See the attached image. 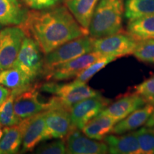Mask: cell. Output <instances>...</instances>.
<instances>
[{
    "mask_svg": "<svg viewBox=\"0 0 154 154\" xmlns=\"http://www.w3.org/2000/svg\"><path fill=\"white\" fill-rule=\"evenodd\" d=\"M25 34L38 44L47 54L63 44L88 35V31L77 22L66 5H58L40 10L29 11L19 25Z\"/></svg>",
    "mask_w": 154,
    "mask_h": 154,
    "instance_id": "cell-1",
    "label": "cell"
},
{
    "mask_svg": "<svg viewBox=\"0 0 154 154\" xmlns=\"http://www.w3.org/2000/svg\"><path fill=\"white\" fill-rule=\"evenodd\" d=\"M125 0H99L88 26V35L102 38L123 32Z\"/></svg>",
    "mask_w": 154,
    "mask_h": 154,
    "instance_id": "cell-2",
    "label": "cell"
},
{
    "mask_svg": "<svg viewBox=\"0 0 154 154\" xmlns=\"http://www.w3.org/2000/svg\"><path fill=\"white\" fill-rule=\"evenodd\" d=\"M94 38L89 35L76 38L63 44L44 54L42 75H46L61 63L93 51Z\"/></svg>",
    "mask_w": 154,
    "mask_h": 154,
    "instance_id": "cell-3",
    "label": "cell"
},
{
    "mask_svg": "<svg viewBox=\"0 0 154 154\" xmlns=\"http://www.w3.org/2000/svg\"><path fill=\"white\" fill-rule=\"evenodd\" d=\"M41 88L54 94V99L69 109L82 100L100 94L86 84H75L72 82L63 84L49 82L44 84Z\"/></svg>",
    "mask_w": 154,
    "mask_h": 154,
    "instance_id": "cell-4",
    "label": "cell"
},
{
    "mask_svg": "<svg viewBox=\"0 0 154 154\" xmlns=\"http://www.w3.org/2000/svg\"><path fill=\"white\" fill-rule=\"evenodd\" d=\"M44 56L38 44L33 38L26 36L12 67L22 72L32 82L42 74Z\"/></svg>",
    "mask_w": 154,
    "mask_h": 154,
    "instance_id": "cell-5",
    "label": "cell"
},
{
    "mask_svg": "<svg viewBox=\"0 0 154 154\" xmlns=\"http://www.w3.org/2000/svg\"><path fill=\"white\" fill-rule=\"evenodd\" d=\"M139 40L127 32L94 38L93 51L102 56L114 57L117 59L132 54Z\"/></svg>",
    "mask_w": 154,
    "mask_h": 154,
    "instance_id": "cell-6",
    "label": "cell"
},
{
    "mask_svg": "<svg viewBox=\"0 0 154 154\" xmlns=\"http://www.w3.org/2000/svg\"><path fill=\"white\" fill-rule=\"evenodd\" d=\"M49 106L45 111V121L49 139L65 138L74 130L71 120V109L54 99L49 101Z\"/></svg>",
    "mask_w": 154,
    "mask_h": 154,
    "instance_id": "cell-7",
    "label": "cell"
},
{
    "mask_svg": "<svg viewBox=\"0 0 154 154\" xmlns=\"http://www.w3.org/2000/svg\"><path fill=\"white\" fill-rule=\"evenodd\" d=\"M26 36L20 26H7L0 31V72L12 67Z\"/></svg>",
    "mask_w": 154,
    "mask_h": 154,
    "instance_id": "cell-8",
    "label": "cell"
},
{
    "mask_svg": "<svg viewBox=\"0 0 154 154\" xmlns=\"http://www.w3.org/2000/svg\"><path fill=\"white\" fill-rule=\"evenodd\" d=\"M111 100L101 94L81 101L71 108L73 128L82 130L88 121L98 116L111 103Z\"/></svg>",
    "mask_w": 154,
    "mask_h": 154,
    "instance_id": "cell-9",
    "label": "cell"
},
{
    "mask_svg": "<svg viewBox=\"0 0 154 154\" xmlns=\"http://www.w3.org/2000/svg\"><path fill=\"white\" fill-rule=\"evenodd\" d=\"M102 57L103 56L93 51L61 63L44 77L47 82H54L72 79L76 78L84 69Z\"/></svg>",
    "mask_w": 154,
    "mask_h": 154,
    "instance_id": "cell-10",
    "label": "cell"
},
{
    "mask_svg": "<svg viewBox=\"0 0 154 154\" xmlns=\"http://www.w3.org/2000/svg\"><path fill=\"white\" fill-rule=\"evenodd\" d=\"M22 151H32L40 142L49 140L45 121V111L22 121Z\"/></svg>",
    "mask_w": 154,
    "mask_h": 154,
    "instance_id": "cell-11",
    "label": "cell"
},
{
    "mask_svg": "<svg viewBox=\"0 0 154 154\" xmlns=\"http://www.w3.org/2000/svg\"><path fill=\"white\" fill-rule=\"evenodd\" d=\"M37 88L36 85L31 86L15 96L14 112L22 120L47 110L49 106V102H43L39 99Z\"/></svg>",
    "mask_w": 154,
    "mask_h": 154,
    "instance_id": "cell-12",
    "label": "cell"
},
{
    "mask_svg": "<svg viewBox=\"0 0 154 154\" xmlns=\"http://www.w3.org/2000/svg\"><path fill=\"white\" fill-rule=\"evenodd\" d=\"M66 153L106 154L109 153L107 144L86 136L81 130L74 129L64 138Z\"/></svg>",
    "mask_w": 154,
    "mask_h": 154,
    "instance_id": "cell-13",
    "label": "cell"
},
{
    "mask_svg": "<svg viewBox=\"0 0 154 154\" xmlns=\"http://www.w3.org/2000/svg\"><path fill=\"white\" fill-rule=\"evenodd\" d=\"M146 104H147L146 100L134 92L121 96L116 101L111 103L100 113L109 116L119 122Z\"/></svg>",
    "mask_w": 154,
    "mask_h": 154,
    "instance_id": "cell-14",
    "label": "cell"
},
{
    "mask_svg": "<svg viewBox=\"0 0 154 154\" xmlns=\"http://www.w3.org/2000/svg\"><path fill=\"white\" fill-rule=\"evenodd\" d=\"M111 154H140L138 138L134 132L123 134H109L103 139Z\"/></svg>",
    "mask_w": 154,
    "mask_h": 154,
    "instance_id": "cell-15",
    "label": "cell"
},
{
    "mask_svg": "<svg viewBox=\"0 0 154 154\" xmlns=\"http://www.w3.org/2000/svg\"><path fill=\"white\" fill-rule=\"evenodd\" d=\"M154 109V105L147 103L130 113L128 116L115 124L110 134H123L136 130L146 124Z\"/></svg>",
    "mask_w": 154,
    "mask_h": 154,
    "instance_id": "cell-16",
    "label": "cell"
},
{
    "mask_svg": "<svg viewBox=\"0 0 154 154\" xmlns=\"http://www.w3.org/2000/svg\"><path fill=\"white\" fill-rule=\"evenodd\" d=\"M28 11L19 0H0V24L19 26L26 19Z\"/></svg>",
    "mask_w": 154,
    "mask_h": 154,
    "instance_id": "cell-17",
    "label": "cell"
},
{
    "mask_svg": "<svg viewBox=\"0 0 154 154\" xmlns=\"http://www.w3.org/2000/svg\"><path fill=\"white\" fill-rule=\"evenodd\" d=\"M64 5L78 22L88 30L94 11L99 0H63Z\"/></svg>",
    "mask_w": 154,
    "mask_h": 154,
    "instance_id": "cell-18",
    "label": "cell"
},
{
    "mask_svg": "<svg viewBox=\"0 0 154 154\" xmlns=\"http://www.w3.org/2000/svg\"><path fill=\"white\" fill-rule=\"evenodd\" d=\"M116 123V121L109 116L99 113L88 121L82 131L92 139L102 140L106 136L110 134Z\"/></svg>",
    "mask_w": 154,
    "mask_h": 154,
    "instance_id": "cell-19",
    "label": "cell"
},
{
    "mask_svg": "<svg viewBox=\"0 0 154 154\" xmlns=\"http://www.w3.org/2000/svg\"><path fill=\"white\" fill-rule=\"evenodd\" d=\"M22 143V130L19 124L4 127L3 135L0 139V154L18 153Z\"/></svg>",
    "mask_w": 154,
    "mask_h": 154,
    "instance_id": "cell-20",
    "label": "cell"
},
{
    "mask_svg": "<svg viewBox=\"0 0 154 154\" xmlns=\"http://www.w3.org/2000/svg\"><path fill=\"white\" fill-rule=\"evenodd\" d=\"M126 31L138 40L154 38V14L128 22Z\"/></svg>",
    "mask_w": 154,
    "mask_h": 154,
    "instance_id": "cell-21",
    "label": "cell"
},
{
    "mask_svg": "<svg viewBox=\"0 0 154 154\" xmlns=\"http://www.w3.org/2000/svg\"><path fill=\"white\" fill-rule=\"evenodd\" d=\"M29 79L22 72L14 67L0 72V85L11 90L27 89L31 86Z\"/></svg>",
    "mask_w": 154,
    "mask_h": 154,
    "instance_id": "cell-22",
    "label": "cell"
},
{
    "mask_svg": "<svg viewBox=\"0 0 154 154\" xmlns=\"http://www.w3.org/2000/svg\"><path fill=\"white\" fill-rule=\"evenodd\" d=\"M154 14V0H125L124 17L128 22Z\"/></svg>",
    "mask_w": 154,
    "mask_h": 154,
    "instance_id": "cell-23",
    "label": "cell"
},
{
    "mask_svg": "<svg viewBox=\"0 0 154 154\" xmlns=\"http://www.w3.org/2000/svg\"><path fill=\"white\" fill-rule=\"evenodd\" d=\"M16 96V91L12 90L9 97L0 106V125L2 127L12 126L22 122V119L14 112V101Z\"/></svg>",
    "mask_w": 154,
    "mask_h": 154,
    "instance_id": "cell-24",
    "label": "cell"
},
{
    "mask_svg": "<svg viewBox=\"0 0 154 154\" xmlns=\"http://www.w3.org/2000/svg\"><path fill=\"white\" fill-rule=\"evenodd\" d=\"M116 59L117 58L114 57L103 56L81 72L72 82L75 84H87L94 75L106 66L109 63Z\"/></svg>",
    "mask_w": 154,
    "mask_h": 154,
    "instance_id": "cell-25",
    "label": "cell"
},
{
    "mask_svg": "<svg viewBox=\"0 0 154 154\" xmlns=\"http://www.w3.org/2000/svg\"><path fill=\"white\" fill-rule=\"evenodd\" d=\"M132 55L141 62L154 64V38L139 40Z\"/></svg>",
    "mask_w": 154,
    "mask_h": 154,
    "instance_id": "cell-26",
    "label": "cell"
},
{
    "mask_svg": "<svg viewBox=\"0 0 154 154\" xmlns=\"http://www.w3.org/2000/svg\"><path fill=\"white\" fill-rule=\"evenodd\" d=\"M137 136L140 154H154V132L143 127L135 131Z\"/></svg>",
    "mask_w": 154,
    "mask_h": 154,
    "instance_id": "cell-27",
    "label": "cell"
},
{
    "mask_svg": "<svg viewBox=\"0 0 154 154\" xmlns=\"http://www.w3.org/2000/svg\"><path fill=\"white\" fill-rule=\"evenodd\" d=\"M134 93L143 97L147 103L154 105V76L134 86Z\"/></svg>",
    "mask_w": 154,
    "mask_h": 154,
    "instance_id": "cell-28",
    "label": "cell"
},
{
    "mask_svg": "<svg viewBox=\"0 0 154 154\" xmlns=\"http://www.w3.org/2000/svg\"><path fill=\"white\" fill-rule=\"evenodd\" d=\"M40 154H63L66 153V146L64 138H59L49 143L42 144L35 151Z\"/></svg>",
    "mask_w": 154,
    "mask_h": 154,
    "instance_id": "cell-29",
    "label": "cell"
},
{
    "mask_svg": "<svg viewBox=\"0 0 154 154\" xmlns=\"http://www.w3.org/2000/svg\"><path fill=\"white\" fill-rule=\"evenodd\" d=\"M63 0H23L27 7L35 10H40L59 5Z\"/></svg>",
    "mask_w": 154,
    "mask_h": 154,
    "instance_id": "cell-30",
    "label": "cell"
},
{
    "mask_svg": "<svg viewBox=\"0 0 154 154\" xmlns=\"http://www.w3.org/2000/svg\"><path fill=\"white\" fill-rule=\"evenodd\" d=\"M11 94V90L2 85H0V106L3 103Z\"/></svg>",
    "mask_w": 154,
    "mask_h": 154,
    "instance_id": "cell-31",
    "label": "cell"
},
{
    "mask_svg": "<svg viewBox=\"0 0 154 154\" xmlns=\"http://www.w3.org/2000/svg\"><path fill=\"white\" fill-rule=\"evenodd\" d=\"M145 127H146V128H152L154 127V109H153V112L151 113V116H150L149 119H148L147 122L146 123Z\"/></svg>",
    "mask_w": 154,
    "mask_h": 154,
    "instance_id": "cell-32",
    "label": "cell"
},
{
    "mask_svg": "<svg viewBox=\"0 0 154 154\" xmlns=\"http://www.w3.org/2000/svg\"><path fill=\"white\" fill-rule=\"evenodd\" d=\"M2 135H3V130L2 129V126H1V125H0V139H1V138H2Z\"/></svg>",
    "mask_w": 154,
    "mask_h": 154,
    "instance_id": "cell-33",
    "label": "cell"
},
{
    "mask_svg": "<svg viewBox=\"0 0 154 154\" xmlns=\"http://www.w3.org/2000/svg\"><path fill=\"white\" fill-rule=\"evenodd\" d=\"M151 129L152 131H153L154 132V127H153V128H151Z\"/></svg>",
    "mask_w": 154,
    "mask_h": 154,
    "instance_id": "cell-34",
    "label": "cell"
},
{
    "mask_svg": "<svg viewBox=\"0 0 154 154\" xmlns=\"http://www.w3.org/2000/svg\"><path fill=\"white\" fill-rule=\"evenodd\" d=\"M1 27H2V24H0V29H1Z\"/></svg>",
    "mask_w": 154,
    "mask_h": 154,
    "instance_id": "cell-35",
    "label": "cell"
}]
</instances>
